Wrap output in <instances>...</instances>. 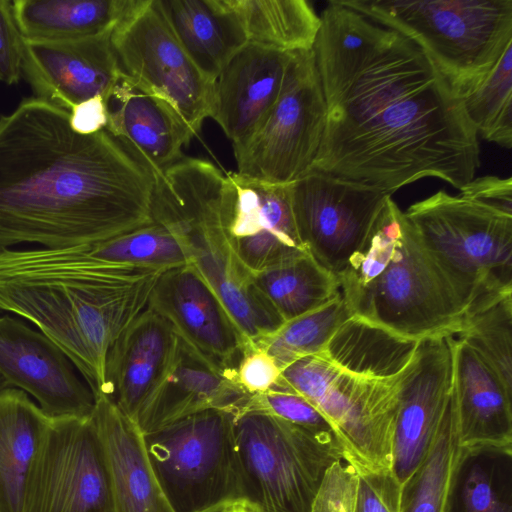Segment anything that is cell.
Instances as JSON below:
<instances>
[{"mask_svg": "<svg viewBox=\"0 0 512 512\" xmlns=\"http://www.w3.org/2000/svg\"><path fill=\"white\" fill-rule=\"evenodd\" d=\"M449 343L460 445H512V391L465 342Z\"/></svg>", "mask_w": 512, "mask_h": 512, "instance_id": "24", "label": "cell"}, {"mask_svg": "<svg viewBox=\"0 0 512 512\" xmlns=\"http://www.w3.org/2000/svg\"><path fill=\"white\" fill-rule=\"evenodd\" d=\"M92 419L108 464L113 512H174L151 467L144 435L111 400L96 396Z\"/></svg>", "mask_w": 512, "mask_h": 512, "instance_id": "23", "label": "cell"}, {"mask_svg": "<svg viewBox=\"0 0 512 512\" xmlns=\"http://www.w3.org/2000/svg\"><path fill=\"white\" fill-rule=\"evenodd\" d=\"M137 0H15L23 39L58 42L111 33Z\"/></svg>", "mask_w": 512, "mask_h": 512, "instance_id": "28", "label": "cell"}, {"mask_svg": "<svg viewBox=\"0 0 512 512\" xmlns=\"http://www.w3.org/2000/svg\"><path fill=\"white\" fill-rule=\"evenodd\" d=\"M281 370L264 350L249 347L236 368V381L249 394L268 391L277 384Z\"/></svg>", "mask_w": 512, "mask_h": 512, "instance_id": "42", "label": "cell"}, {"mask_svg": "<svg viewBox=\"0 0 512 512\" xmlns=\"http://www.w3.org/2000/svg\"><path fill=\"white\" fill-rule=\"evenodd\" d=\"M312 47L326 104L314 170L390 195L425 178L461 190L480 165L462 101L412 41L329 0Z\"/></svg>", "mask_w": 512, "mask_h": 512, "instance_id": "1", "label": "cell"}, {"mask_svg": "<svg viewBox=\"0 0 512 512\" xmlns=\"http://www.w3.org/2000/svg\"><path fill=\"white\" fill-rule=\"evenodd\" d=\"M99 259L168 270L191 263L183 236L171 227L152 221L116 237L87 245Z\"/></svg>", "mask_w": 512, "mask_h": 512, "instance_id": "35", "label": "cell"}, {"mask_svg": "<svg viewBox=\"0 0 512 512\" xmlns=\"http://www.w3.org/2000/svg\"><path fill=\"white\" fill-rule=\"evenodd\" d=\"M351 313L340 293L327 304L284 322L253 347L264 350L282 371L293 362L323 352Z\"/></svg>", "mask_w": 512, "mask_h": 512, "instance_id": "34", "label": "cell"}, {"mask_svg": "<svg viewBox=\"0 0 512 512\" xmlns=\"http://www.w3.org/2000/svg\"><path fill=\"white\" fill-rule=\"evenodd\" d=\"M154 4L190 59L211 82L247 43L224 0H154Z\"/></svg>", "mask_w": 512, "mask_h": 512, "instance_id": "26", "label": "cell"}, {"mask_svg": "<svg viewBox=\"0 0 512 512\" xmlns=\"http://www.w3.org/2000/svg\"><path fill=\"white\" fill-rule=\"evenodd\" d=\"M420 48L461 98L512 44V0H338Z\"/></svg>", "mask_w": 512, "mask_h": 512, "instance_id": "6", "label": "cell"}, {"mask_svg": "<svg viewBox=\"0 0 512 512\" xmlns=\"http://www.w3.org/2000/svg\"><path fill=\"white\" fill-rule=\"evenodd\" d=\"M325 122L312 49L294 51L273 107L251 135L233 145L236 173L275 185L294 182L313 168Z\"/></svg>", "mask_w": 512, "mask_h": 512, "instance_id": "11", "label": "cell"}, {"mask_svg": "<svg viewBox=\"0 0 512 512\" xmlns=\"http://www.w3.org/2000/svg\"><path fill=\"white\" fill-rule=\"evenodd\" d=\"M104 102L105 130L153 176L179 161L182 148L195 136L167 101L122 73Z\"/></svg>", "mask_w": 512, "mask_h": 512, "instance_id": "21", "label": "cell"}, {"mask_svg": "<svg viewBox=\"0 0 512 512\" xmlns=\"http://www.w3.org/2000/svg\"><path fill=\"white\" fill-rule=\"evenodd\" d=\"M455 337L478 353L512 391V293L464 314Z\"/></svg>", "mask_w": 512, "mask_h": 512, "instance_id": "37", "label": "cell"}, {"mask_svg": "<svg viewBox=\"0 0 512 512\" xmlns=\"http://www.w3.org/2000/svg\"><path fill=\"white\" fill-rule=\"evenodd\" d=\"M359 474L344 460L325 472L314 497L311 512H355Z\"/></svg>", "mask_w": 512, "mask_h": 512, "instance_id": "39", "label": "cell"}, {"mask_svg": "<svg viewBox=\"0 0 512 512\" xmlns=\"http://www.w3.org/2000/svg\"><path fill=\"white\" fill-rule=\"evenodd\" d=\"M23 512H113L108 464L92 415L49 417Z\"/></svg>", "mask_w": 512, "mask_h": 512, "instance_id": "12", "label": "cell"}, {"mask_svg": "<svg viewBox=\"0 0 512 512\" xmlns=\"http://www.w3.org/2000/svg\"><path fill=\"white\" fill-rule=\"evenodd\" d=\"M238 20L247 43L294 52L310 50L320 15L305 0H224Z\"/></svg>", "mask_w": 512, "mask_h": 512, "instance_id": "31", "label": "cell"}, {"mask_svg": "<svg viewBox=\"0 0 512 512\" xmlns=\"http://www.w3.org/2000/svg\"><path fill=\"white\" fill-rule=\"evenodd\" d=\"M165 270L92 256L87 245L0 251V311L35 325L71 361L95 397L113 343L149 306Z\"/></svg>", "mask_w": 512, "mask_h": 512, "instance_id": "3", "label": "cell"}, {"mask_svg": "<svg viewBox=\"0 0 512 512\" xmlns=\"http://www.w3.org/2000/svg\"><path fill=\"white\" fill-rule=\"evenodd\" d=\"M460 439L454 390L424 459L401 486L400 512H443Z\"/></svg>", "mask_w": 512, "mask_h": 512, "instance_id": "33", "label": "cell"}, {"mask_svg": "<svg viewBox=\"0 0 512 512\" xmlns=\"http://www.w3.org/2000/svg\"><path fill=\"white\" fill-rule=\"evenodd\" d=\"M232 195L228 174L208 160L183 156L154 177L150 214L153 221L183 236L190 264L220 299L246 344L253 347L284 321L260 294L254 274L227 238Z\"/></svg>", "mask_w": 512, "mask_h": 512, "instance_id": "5", "label": "cell"}, {"mask_svg": "<svg viewBox=\"0 0 512 512\" xmlns=\"http://www.w3.org/2000/svg\"><path fill=\"white\" fill-rule=\"evenodd\" d=\"M111 34L58 42L24 39L22 75L36 98L67 111L105 98L121 75Z\"/></svg>", "mask_w": 512, "mask_h": 512, "instance_id": "18", "label": "cell"}, {"mask_svg": "<svg viewBox=\"0 0 512 512\" xmlns=\"http://www.w3.org/2000/svg\"><path fill=\"white\" fill-rule=\"evenodd\" d=\"M460 99L478 136L506 149L512 147V44Z\"/></svg>", "mask_w": 512, "mask_h": 512, "instance_id": "36", "label": "cell"}, {"mask_svg": "<svg viewBox=\"0 0 512 512\" xmlns=\"http://www.w3.org/2000/svg\"><path fill=\"white\" fill-rule=\"evenodd\" d=\"M144 442L174 512H221L244 502L233 413L206 410L145 434Z\"/></svg>", "mask_w": 512, "mask_h": 512, "instance_id": "9", "label": "cell"}, {"mask_svg": "<svg viewBox=\"0 0 512 512\" xmlns=\"http://www.w3.org/2000/svg\"><path fill=\"white\" fill-rule=\"evenodd\" d=\"M452 386L449 335L422 340L399 391L391 473L401 486L428 452Z\"/></svg>", "mask_w": 512, "mask_h": 512, "instance_id": "17", "label": "cell"}, {"mask_svg": "<svg viewBox=\"0 0 512 512\" xmlns=\"http://www.w3.org/2000/svg\"><path fill=\"white\" fill-rule=\"evenodd\" d=\"M358 474L355 512H400L401 485L391 471Z\"/></svg>", "mask_w": 512, "mask_h": 512, "instance_id": "40", "label": "cell"}, {"mask_svg": "<svg viewBox=\"0 0 512 512\" xmlns=\"http://www.w3.org/2000/svg\"><path fill=\"white\" fill-rule=\"evenodd\" d=\"M49 417L24 391L0 392V512H23L32 465Z\"/></svg>", "mask_w": 512, "mask_h": 512, "instance_id": "27", "label": "cell"}, {"mask_svg": "<svg viewBox=\"0 0 512 512\" xmlns=\"http://www.w3.org/2000/svg\"><path fill=\"white\" fill-rule=\"evenodd\" d=\"M443 512H512V445L461 446Z\"/></svg>", "mask_w": 512, "mask_h": 512, "instance_id": "30", "label": "cell"}, {"mask_svg": "<svg viewBox=\"0 0 512 512\" xmlns=\"http://www.w3.org/2000/svg\"><path fill=\"white\" fill-rule=\"evenodd\" d=\"M9 384L6 382V380L0 375V392L6 388H9Z\"/></svg>", "mask_w": 512, "mask_h": 512, "instance_id": "46", "label": "cell"}, {"mask_svg": "<svg viewBox=\"0 0 512 512\" xmlns=\"http://www.w3.org/2000/svg\"><path fill=\"white\" fill-rule=\"evenodd\" d=\"M244 502L258 512H311L327 469L344 460L333 432L314 433L258 411L234 415Z\"/></svg>", "mask_w": 512, "mask_h": 512, "instance_id": "8", "label": "cell"}, {"mask_svg": "<svg viewBox=\"0 0 512 512\" xmlns=\"http://www.w3.org/2000/svg\"><path fill=\"white\" fill-rule=\"evenodd\" d=\"M64 352L41 331L0 316V375L50 418L91 416L96 397Z\"/></svg>", "mask_w": 512, "mask_h": 512, "instance_id": "15", "label": "cell"}, {"mask_svg": "<svg viewBox=\"0 0 512 512\" xmlns=\"http://www.w3.org/2000/svg\"><path fill=\"white\" fill-rule=\"evenodd\" d=\"M408 369L393 379L372 380L352 375L318 354L284 368L281 379L325 416L344 461L357 473L385 472L391 471L399 391Z\"/></svg>", "mask_w": 512, "mask_h": 512, "instance_id": "10", "label": "cell"}, {"mask_svg": "<svg viewBox=\"0 0 512 512\" xmlns=\"http://www.w3.org/2000/svg\"><path fill=\"white\" fill-rule=\"evenodd\" d=\"M256 288L286 322L337 297L338 277L306 252L254 274Z\"/></svg>", "mask_w": 512, "mask_h": 512, "instance_id": "32", "label": "cell"}, {"mask_svg": "<svg viewBox=\"0 0 512 512\" xmlns=\"http://www.w3.org/2000/svg\"><path fill=\"white\" fill-rule=\"evenodd\" d=\"M121 73L167 101L196 135L210 116L213 82L185 52L154 0H137L111 34Z\"/></svg>", "mask_w": 512, "mask_h": 512, "instance_id": "13", "label": "cell"}, {"mask_svg": "<svg viewBox=\"0 0 512 512\" xmlns=\"http://www.w3.org/2000/svg\"><path fill=\"white\" fill-rule=\"evenodd\" d=\"M288 190L303 245L336 276L366 246L392 196L314 169Z\"/></svg>", "mask_w": 512, "mask_h": 512, "instance_id": "14", "label": "cell"}, {"mask_svg": "<svg viewBox=\"0 0 512 512\" xmlns=\"http://www.w3.org/2000/svg\"><path fill=\"white\" fill-rule=\"evenodd\" d=\"M420 342L351 316L336 330L320 354L352 375L389 380L411 366Z\"/></svg>", "mask_w": 512, "mask_h": 512, "instance_id": "29", "label": "cell"}, {"mask_svg": "<svg viewBox=\"0 0 512 512\" xmlns=\"http://www.w3.org/2000/svg\"><path fill=\"white\" fill-rule=\"evenodd\" d=\"M228 175L233 195L227 238L253 274L308 252L297 230L288 185L269 184L236 172Z\"/></svg>", "mask_w": 512, "mask_h": 512, "instance_id": "20", "label": "cell"}, {"mask_svg": "<svg viewBox=\"0 0 512 512\" xmlns=\"http://www.w3.org/2000/svg\"><path fill=\"white\" fill-rule=\"evenodd\" d=\"M337 277L351 316L416 341L460 330L463 307L392 197Z\"/></svg>", "mask_w": 512, "mask_h": 512, "instance_id": "4", "label": "cell"}, {"mask_svg": "<svg viewBox=\"0 0 512 512\" xmlns=\"http://www.w3.org/2000/svg\"><path fill=\"white\" fill-rule=\"evenodd\" d=\"M23 44L12 1L0 0V81L9 85L19 82L22 76Z\"/></svg>", "mask_w": 512, "mask_h": 512, "instance_id": "41", "label": "cell"}, {"mask_svg": "<svg viewBox=\"0 0 512 512\" xmlns=\"http://www.w3.org/2000/svg\"><path fill=\"white\" fill-rule=\"evenodd\" d=\"M69 113L70 125L79 134L90 135L106 128L107 112L102 96L90 98L73 106Z\"/></svg>", "mask_w": 512, "mask_h": 512, "instance_id": "44", "label": "cell"}, {"mask_svg": "<svg viewBox=\"0 0 512 512\" xmlns=\"http://www.w3.org/2000/svg\"><path fill=\"white\" fill-rule=\"evenodd\" d=\"M153 175L105 129L38 98L0 117V251L90 245L152 222Z\"/></svg>", "mask_w": 512, "mask_h": 512, "instance_id": "2", "label": "cell"}, {"mask_svg": "<svg viewBox=\"0 0 512 512\" xmlns=\"http://www.w3.org/2000/svg\"><path fill=\"white\" fill-rule=\"evenodd\" d=\"M149 306L187 347L236 378L238 363L249 346L220 299L191 264L163 271Z\"/></svg>", "mask_w": 512, "mask_h": 512, "instance_id": "16", "label": "cell"}, {"mask_svg": "<svg viewBox=\"0 0 512 512\" xmlns=\"http://www.w3.org/2000/svg\"><path fill=\"white\" fill-rule=\"evenodd\" d=\"M244 411L267 413L314 433H334L325 416L306 398L287 386L281 376L268 391L251 395L241 412Z\"/></svg>", "mask_w": 512, "mask_h": 512, "instance_id": "38", "label": "cell"}, {"mask_svg": "<svg viewBox=\"0 0 512 512\" xmlns=\"http://www.w3.org/2000/svg\"><path fill=\"white\" fill-rule=\"evenodd\" d=\"M221 512H258L253 506L248 504L247 502H238L235 503Z\"/></svg>", "mask_w": 512, "mask_h": 512, "instance_id": "45", "label": "cell"}, {"mask_svg": "<svg viewBox=\"0 0 512 512\" xmlns=\"http://www.w3.org/2000/svg\"><path fill=\"white\" fill-rule=\"evenodd\" d=\"M291 54L246 43L214 80L209 117L233 145L251 135L273 107Z\"/></svg>", "mask_w": 512, "mask_h": 512, "instance_id": "22", "label": "cell"}, {"mask_svg": "<svg viewBox=\"0 0 512 512\" xmlns=\"http://www.w3.org/2000/svg\"><path fill=\"white\" fill-rule=\"evenodd\" d=\"M180 352V338L148 306L110 347L102 395L135 422L174 370Z\"/></svg>", "mask_w": 512, "mask_h": 512, "instance_id": "19", "label": "cell"}, {"mask_svg": "<svg viewBox=\"0 0 512 512\" xmlns=\"http://www.w3.org/2000/svg\"><path fill=\"white\" fill-rule=\"evenodd\" d=\"M250 396L235 377L215 368L181 341L174 370L135 423L145 435L206 410L235 415Z\"/></svg>", "mask_w": 512, "mask_h": 512, "instance_id": "25", "label": "cell"}, {"mask_svg": "<svg viewBox=\"0 0 512 512\" xmlns=\"http://www.w3.org/2000/svg\"><path fill=\"white\" fill-rule=\"evenodd\" d=\"M404 213L464 314L512 293V214L444 190Z\"/></svg>", "mask_w": 512, "mask_h": 512, "instance_id": "7", "label": "cell"}, {"mask_svg": "<svg viewBox=\"0 0 512 512\" xmlns=\"http://www.w3.org/2000/svg\"><path fill=\"white\" fill-rule=\"evenodd\" d=\"M460 194L512 214L511 177L483 176L474 178L460 190Z\"/></svg>", "mask_w": 512, "mask_h": 512, "instance_id": "43", "label": "cell"}]
</instances>
